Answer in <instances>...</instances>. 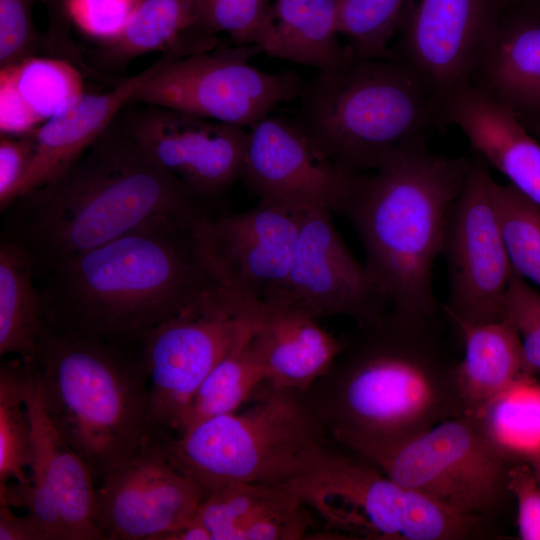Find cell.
<instances>
[{"label":"cell","instance_id":"35","mask_svg":"<svg viewBox=\"0 0 540 540\" xmlns=\"http://www.w3.org/2000/svg\"><path fill=\"white\" fill-rule=\"evenodd\" d=\"M405 489L399 539L456 540L469 536L479 516L458 512L412 489Z\"/></svg>","mask_w":540,"mask_h":540},{"label":"cell","instance_id":"20","mask_svg":"<svg viewBox=\"0 0 540 540\" xmlns=\"http://www.w3.org/2000/svg\"><path fill=\"white\" fill-rule=\"evenodd\" d=\"M439 125L457 126L472 150L540 206V141L517 114L472 82L438 103Z\"/></svg>","mask_w":540,"mask_h":540},{"label":"cell","instance_id":"37","mask_svg":"<svg viewBox=\"0 0 540 540\" xmlns=\"http://www.w3.org/2000/svg\"><path fill=\"white\" fill-rule=\"evenodd\" d=\"M35 1L0 0V67L45 51L44 36L33 22Z\"/></svg>","mask_w":540,"mask_h":540},{"label":"cell","instance_id":"27","mask_svg":"<svg viewBox=\"0 0 540 540\" xmlns=\"http://www.w3.org/2000/svg\"><path fill=\"white\" fill-rule=\"evenodd\" d=\"M464 356L457 364V385L465 414L475 415L525 375L520 336L506 318L454 324Z\"/></svg>","mask_w":540,"mask_h":540},{"label":"cell","instance_id":"45","mask_svg":"<svg viewBox=\"0 0 540 540\" xmlns=\"http://www.w3.org/2000/svg\"><path fill=\"white\" fill-rule=\"evenodd\" d=\"M517 116L525 127L540 141V113L517 114Z\"/></svg>","mask_w":540,"mask_h":540},{"label":"cell","instance_id":"11","mask_svg":"<svg viewBox=\"0 0 540 540\" xmlns=\"http://www.w3.org/2000/svg\"><path fill=\"white\" fill-rule=\"evenodd\" d=\"M497 182L475 155L453 202L445 230L449 290L443 312L454 324L503 318V299L513 269L496 202Z\"/></svg>","mask_w":540,"mask_h":540},{"label":"cell","instance_id":"4","mask_svg":"<svg viewBox=\"0 0 540 540\" xmlns=\"http://www.w3.org/2000/svg\"><path fill=\"white\" fill-rule=\"evenodd\" d=\"M471 163L472 157L433 154L421 139L357 175L340 213L357 231L365 271L388 309L412 318L438 316L433 266Z\"/></svg>","mask_w":540,"mask_h":540},{"label":"cell","instance_id":"42","mask_svg":"<svg viewBox=\"0 0 540 540\" xmlns=\"http://www.w3.org/2000/svg\"><path fill=\"white\" fill-rule=\"evenodd\" d=\"M0 540L46 539L41 528L29 514L19 517L11 511L10 505L0 504Z\"/></svg>","mask_w":540,"mask_h":540},{"label":"cell","instance_id":"16","mask_svg":"<svg viewBox=\"0 0 540 540\" xmlns=\"http://www.w3.org/2000/svg\"><path fill=\"white\" fill-rule=\"evenodd\" d=\"M324 443L281 486L291 490L337 532L399 539L405 489L374 463Z\"/></svg>","mask_w":540,"mask_h":540},{"label":"cell","instance_id":"8","mask_svg":"<svg viewBox=\"0 0 540 540\" xmlns=\"http://www.w3.org/2000/svg\"><path fill=\"white\" fill-rule=\"evenodd\" d=\"M265 305L217 283L141 338L151 429L177 430L182 413L211 370L255 332Z\"/></svg>","mask_w":540,"mask_h":540},{"label":"cell","instance_id":"14","mask_svg":"<svg viewBox=\"0 0 540 540\" xmlns=\"http://www.w3.org/2000/svg\"><path fill=\"white\" fill-rule=\"evenodd\" d=\"M123 131L203 201L241 179L248 142L242 126L150 104L128 103Z\"/></svg>","mask_w":540,"mask_h":540},{"label":"cell","instance_id":"33","mask_svg":"<svg viewBox=\"0 0 540 540\" xmlns=\"http://www.w3.org/2000/svg\"><path fill=\"white\" fill-rule=\"evenodd\" d=\"M410 0H340L338 32L355 58H390Z\"/></svg>","mask_w":540,"mask_h":540},{"label":"cell","instance_id":"40","mask_svg":"<svg viewBox=\"0 0 540 540\" xmlns=\"http://www.w3.org/2000/svg\"><path fill=\"white\" fill-rule=\"evenodd\" d=\"M33 133V132H32ZM30 134L0 137V208L4 211L15 200L16 189L34 154L35 141Z\"/></svg>","mask_w":540,"mask_h":540},{"label":"cell","instance_id":"3","mask_svg":"<svg viewBox=\"0 0 540 540\" xmlns=\"http://www.w3.org/2000/svg\"><path fill=\"white\" fill-rule=\"evenodd\" d=\"M437 318L388 309L359 325V335L343 345L327 373L337 382L327 408H317L336 442L359 452L465 414L458 362L444 347Z\"/></svg>","mask_w":540,"mask_h":540},{"label":"cell","instance_id":"29","mask_svg":"<svg viewBox=\"0 0 540 540\" xmlns=\"http://www.w3.org/2000/svg\"><path fill=\"white\" fill-rule=\"evenodd\" d=\"M473 416L510 462L540 458V384L534 377L523 376Z\"/></svg>","mask_w":540,"mask_h":540},{"label":"cell","instance_id":"6","mask_svg":"<svg viewBox=\"0 0 540 540\" xmlns=\"http://www.w3.org/2000/svg\"><path fill=\"white\" fill-rule=\"evenodd\" d=\"M295 116L315 147L349 174L370 172L439 124L422 79L394 58H353L303 84Z\"/></svg>","mask_w":540,"mask_h":540},{"label":"cell","instance_id":"31","mask_svg":"<svg viewBox=\"0 0 540 540\" xmlns=\"http://www.w3.org/2000/svg\"><path fill=\"white\" fill-rule=\"evenodd\" d=\"M251 339L234 348L207 375L182 413L177 433L203 420L236 412L266 382Z\"/></svg>","mask_w":540,"mask_h":540},{"label":"cell","instance_id":"32","mask_svg":"<svg viewBox=\"0 0 540 540\" xmlns=\"http://www.w3.org/2000/svg\"><path fill=\"white\" fill-rule=\"evenodd\" d=\"M28 360L6 361L0 368V495L10 480L17 489L29 486L25 473L31 460V423L25 397Z\"/></svg>","mask_w":540,"mask_h":540},{"label":"cell","instance_id":"18","mask_svg":"<svg viewBox=\"0 0 540 540\" xmlns=\"http://www.w3.org/2000/svg\"><path fill=\"white\" fill-rule=\"evenodd\" d=\"M357 175L326 158L296 117L269 115L248 130L241 179L260 201L341 212Z\"/></svg>","mask_w":540,"mask_h":540},{"label":"cell","instance_id":"19","mask_svg":"<svg viewBox=\"0 0 540 540\" xmlns=\"http://www.w3.org/2000/svg\"><path fill=\"white\" fill-rule=\"evenodd\" d=\"M303 210L259 200L243 212L208 215L203 234L220 283L271 300L286 278Z\"/></svg>","mask_w":540,"mask_h":540},{"label":"cell","instance_id":"39","mask_svg":"<svg viewBox=\"0 0 540 540\" xmlns=\"http://www.w3.org/2000/svg\"><path fill=\"white\" fill-rule=\"evenodd\" d=\"M507 490L516 500L519 537L523 540H540V483L531 463L511 464Z\"/></svg>","mask_w":540,"mask_h":540},{"label":"cell","instance_id":"24","mask_svg":"<svg viewBox=\"0 0 540 540\" xmlns=\"http://www.w3.org/2000/svg\"><path fill=\"white\" fill-rule=\"evenodd\" d=\"M84 92L82 69L63 58L34 55L0 67L1 135L34 132Z\"/></svg>","mask_w":540,"mask_h":540},{"label":"cell","instance_id":"1","mask_svg":"<svg viewBox=\"0 0 540 540\" xmlns=\"http://www.w3.org/2000/svg\"><path fill=\"white\" fill-rule=\"evenodd\" d=\"M208 215L140 228L43 273L45 326L117 343L141 341L220 283L203 234Z\"/></svg>","mask_w":540,"mask_h":540},{"label":"cell","instance_id":"47","mask_svg":"<svg viewBox=\"0 0 540 540\" xmlns=\"http://www.w3.org/2000/svg\"><path fill=\"white\" fill-rule=\"evenodd\" d=\"M520 3L528 4V5H534V6H540V0H521Z\"/></svg>","mask_w":540,"mask_h":540},{"label":"cell","instance_id":"23","mask_svg":"<svg viewBox=\"0 0 540 540\" xmlns=\"http://www.w3.org/2000/svg\"><path fill=\"white\" fill-rule=\"evenodd\" d=\"M251 341L270 389L301 392L330 371L343 348L316 318L267 307Z\"/></svg>","mask_w":540,"mask_h":540},{"label":"cell","instance_id":"41","mask_svg":"<svg viewBox=\"0 0 540 540\" xmlns=\"http://www.w3.org/2000/svg\"><path fill=\"white\" fill-rule=\"evenodd\" d=\"M46 8L48 25L44 36L45 53L75 63L82 57L70 33L71 22L65 11L67 0H40Z\"/></svg>","mask_w":540,"mask_h":540},{"label":"cell","instance_id":"21","mask_svg":"<svg viewBox=\"0 0 540 540\" xmlns=\"http://www.w3.org/2000/svg\"><path fill=\"white\" fill-rule=\"evenodd\" d=\"M184 55L162 53L153 64L105 93L84 92L64 111L36 129L34 154L20 181L15 200L64 174L116 120L137 90L164 64ZM14 200V201H15Z\"/></svg>","mask_w":540,"mask_h":540},{"label":"cell","instance_id":"43","mask_svg":"<svg viewBox=\"0 0 540 540\" xmlns=\"http://www.w3.org/2000/svg\"><path fill=\"white\" fill-rule=\"evenodd\" d=\"M505 293L518 301L540 327V291L538 289L513 271Z\"/></svg>","mask_w":540,"mask_h":540},{"label":"cell","instance_id":"25","mask_svg":"<svg viewBox=\"0 0 540 540\" xmlns=\"http://www.w3.org/2000/svg\"><path fill=\"white\" fill-rule=\"evenodd\" d=\"M340 0H275L257 45L270 57L328 72L354 57L338 36Z\"/></svg>","mask_w":540,"mask_h":540},{"label":"cell","instance_id":"44","mask_svg":"<svg viewBox=\"0 0 540 540\" xmlns=\"http://www.w3.org/2000/svg\"><path fill=\"white\" fill-rule=\"evenodd\" d=\"M165 540H211L207 528L195 517L170 533Z\"/></svg>","mask_w":540,"mask_h":540},{"label":"cell","instance_id":"30","mask_svg":"<svg viewBox=\"0 0 540 540\" xmlns=\"http://www.w3.org/2000/svg\"><path fill=\"white\" fill-rule=\"evenodd\" d=\"M301 500L288 488L265 483H234L205 495L195 517L211 540H242L244 534Z\"/></svg>","mask_w":540,"mask_h":540},{"label":"cell","instance_id":"7","mask_svg":"<svg viewBox=\"0 0 540 540\" xmlns=\"http://www.w3.org/2000/svg\"><path fill=\"white\" fill-rule=\"evenodd\" d=\"M325 427L301 391L270 389L243 412L203 420L175 436L152 431L173 466L205 496L234 483L284 484L326 443Z\"/></svg>","mask_w":540,"mask_h":540},{"label":"cell","instance_id":"12","mask_svg":"<svg viewBox=\"0 0 540 540\" xmlns=\"http://www.w3.org/2000/svg\"><path fill=\"white\" fill-rule=\"evenodd\" d=\"M28 360L26 409L31 423L29 486L0 496L1 504L25 506L46 540H104L94 477L51 423L35 365Z\"/></svg>","mask_w":540,"mask_h":540},{"label":"cell","instance_id":"26","mask_svg":"<svg viewBox=\"0 0 540 540\" xmlns=\"http://www.w3.org/2000/svg\"><path fill=\"white\" fill-rule=\"evenodd\" d=\"M201 0H140L122 31L98 42L94 60L118 68L135 57L161 51L185 56L217 47L219 38L199 26Z\"/></svg>","mask_w":540,"mask_h":540},{"label":"cell","instance_id":"36","mask_svg":"<svg viewBox=\"0 0 540 540\" xmlns=\"http://www.w3.org/2000/svg\"><path fill=\"white\" fill-rule=\"evenodd\" d=\"M271 0H201L200 29L207 35L227 33L234 44H257Z\"/></svg>","mask_w":540,"mask_h":540},{"label":"cell","instance_id":"13","mask_svg":"<svg viewBox=\"0 0 540 540\" xmlns=\"http://www.w3.org/2000/svg\"><path fill=\"white\" fill-rule=\"evenodd\" d=\"M324 206L302 212L286 278L269 309L313 318L342 315L358 325L379 318L386 304L340 238Z\"/></svg>","mask_w":540,"mask_h":540},{"label":"cell","instance_id":"10","mask_svg":"<svg viewBox=\"0 0 540 540\" xmlns=\"http://www.w3.org/2000/svg\"><path fill=\"white\" fill-rule=\"evenodd\" d=\"M262 52L257 44L218 45L172 59L130 102L250 128L278 105L298 99L304 84L295 71L267 73L251 65L249 59Z\"/></svg>","mask_w":540,"mask_h":540},{"label":"cell","instance_id":"28","mask_svg":"<svg viewBox=\"0 0 540 540\" xmlns=\"http://www.w3.org/2000/svg\"><path fill=\"white\" fill-rule=\"evenodd\" d=\"M42 301L29 253L2 239L0 246V355L33 358L45 329Z\"/></svg>","mask_w":540,"mask_h":540},{"label":"cell","instance_id":"5","mask_svg":"<svg viewBox=\"0 0 540 540\" xmlns=\"http://www.w3.org/2000/svg\"><path fill=\"white\" fill-rule=\"evenodd\" d=\"M32 360L51 423L95 480L139 451L151 430L142 356L45 327Z\"/></svg>","mask_w":540,"mask_h":540},{"label":"cell","instance_id":"38","mask_svg":"<svg viewBox=\"0 0 540 540\" xmlns=\"http://www.w3.org/2000/svg\"><path fill=\"white\" fill-rule=\"evenodd\" d=\"M140 0H67L71 24L98 42L118 35Z\"/></svg>","mask_w":540,"mask_h":540},{"label":"cell","instance_id":"48","mask_svg":"<svg viewBox=\"0 0 540 540\" xmlns=\"http://www.w3.org/2000/svg\"><path fill=\"white\" fill-rule=\"evenodd\" d=\"M538 459H540V458H538Z\"/></svg>","mask_w":540,"mask_h":540},{"label":"cell","instance_id":"22","mask_svg":"<svg viewBox=\"0 0 540 540\" xmlns=\"http://www.w3.org/2000/svg\"><path fill=\"white\" fill-rule=\"evenodd\" d=\"M509 4L470 82L517 114L540 113V6Z\"/></svg>","mask_w":540,"mask_h":540},{"label":"cell","instance_id":"9","mask_svg":"<svg viewBox=\"0 0 540 540\" xmlns=\"http://www.w3.org/2000/svg\"><path fill=\"white\" fill-rule=\"evenodd\" d=\"M355 453L401 487L461 513L490 512L508 493L512 462L493 446L473 415L449 418L404 441Z\"/></svg>","mask_w":540,"mask_h":540},{"label":"cell","instance_id":"2","mask_svg":"<svg viewBox=\"0 0 540 540\" xmlns=\"http://www.w3.org/2000/svg\"><path fill=\"white\" fill-rule=\"evenodd\" d=\"M204 203L116 118L64 174L4 210L3 239L21 245L43 274L140 228L204 216Z\"/></svg>","mask_w":540,"mask_h":540},{"label":"cell","instance_id":"15","mask_svg":"<svg viewBox=\"0 0 540 540\" xmlns=\"http://www.w3.org/2000/svg\"><path fill=\"white\" fill-rule=\"evenodd\" d=\"M511 0H410L390 58L409 66L437 103L472 80Z\"/></svg>","mask_w":540,"mask_h":540},{"label":"cell","instance_id":"46","mask_svg":"<svg viewBox=\"0 0 540 540\" xmlns=\"http://www.w3.org/2000/svg\"><path fill=\"white\" fill-rule=\"evenodd\" d=\"M529 463H531V465L533 466V468H534V470L536 472L538 481L540 483V459L533 460V461H531Z\"/></svg>","mask_w":540,"mask_h":540},{"label":"cell","instance_id":"34","mask_svg":"<svg viewBox=\"0 0 540 540\" xmlns=\"http://www.w3.org/2000/svg\"><path fill=\"white\" fill-rule=\"evenodd\" d=\"M496 202L513 271L540 287V206L510 184L497 183Z\"/></svg>","mask_w":540,"mask_h":540},{"label":"cell","instance_id":"17","mask_svg":"<svg viewBox=\"0 0 540 540\" xmlns=\"http://www.w3.org/2000/svg\"><path fill=\"white\" fill-rule=\"evenodd\" d=\"M101 480L99 522L112 540H165L194 517L204 497L173 466L152 430L132 458Z\"/></svg>","mask_w":540,"mask_h":540}]
</instances>
